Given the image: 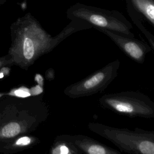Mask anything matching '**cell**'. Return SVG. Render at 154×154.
<instances>
[{
	"label": "cell",
	"mask_w": 154,
	"mask_h": 154,
	"mask_svg": "<svg viewBox=\"0 0 154 154\" xmlns=\"http://www.w3.org/2000/svg\"><path fill=\"white\" fill-rule=\"evenodd\" d=\"M72 20L58 34L52 36L29 13L20 19L16 26L15 52L17 63L27 69L40 57L52 52L72 34L90 28L84 22Z\"/></svg>",
	"instance_id": "1"
},
{
	"label": "cell",
	"mask_w": 154,
	"mask_h": 154,
	"mask_svg": "<svg viewBox=\"0 0 154 154\" xmlns=\"http://www.w3.org/2000/svg\"><path fill=\"white\" fill-rule=\"evenodd\" d=\"M120 64L119 59L108 63L84 78L67 85L64 94L70 98L77 99L103 92L117 78Z\"/></svg>",
	"instance_id": "5"
},
{
	"label": "cell",
	"mask_w": 154,
	"mask_h": 154,
	"mask_svg": "<svg viewBox=\"0 0 154 154\" xmlns=\"http://www.w3.org/2000/svg\"><path fill=\"white\" fill-rule=\"evenodd\" d=\"M15 94L19 96V97H28L31 95V92L29 91V90L25 88H20L16 90L15 91Z\"/></svg>",
	"instance_id": "10"
},
{
	"label": "cell",
	"mask_w": 154,
	"mask_h": 154,
	"mask_svg": "<svg viewBox=\"0 0 154 154\" xmlns=\"http://www.w3.org/2000/svg\"><path fill=\"white\" fill-rule=\"evenodd\" d=\"M51 154H79L78 149L68 140L66 134L57 135L52 144Z\"/></svg>",
	"instance_id": "8"
},
{
	"label": "cell",
	"mask_w": 154,
	"mask_h": 154,
	"mask_svg": "<svg viewBox=\"0 0 154 154\" xmlns=\"http://www.w3.org/2000/svg\"><path fill=\"white\" fill-rule=\"evenodd\" d=\"M45 76L46 80L49 81H52L55 79V70L52 68L48 69L45 74Z\"/></svg>",
	"instance_id": "11"
},
{
	"label": "cell",
	"mask_w": 154,
	"mask_h": 154,
	"mask_svg": "<svg viewBox=\"0 0 154 154\" xmlns=\"http://www.w3.org/2000/svg\"><path fill=\"white\" fill-rule=\"evenodd\" d=\"M2 76H3V75L2 74H0V78H1Z\"/></svg>",
	"instance_id": "13"
},
{
	"label": "cell",
	"mask_w": 154,
	"mask_h": 154,
	"mask_svg": "<svg viewBox=\"0 0 154 154\" xmlns=\"http://www.w3.org/2000/svg\"><path fill=\"white\" fill-rule=\"evenodd\" d=\"M71 20L86 22L92 27L106 29L128 37H135L131 23L120 13L90 7L80 4L71 7L67 11Z\"/></svg>",
	"instance_id": "4"
},
{
	"label": "cell",
	"mask_w": 154,
	"mask_h": 154,
	"mask_svg": "<svg viewBox=\"0 0 154 154\" xmlns=\"http://www.w3.org/2000/svg\"><path fill=\"white\" fill-rule=\"evenodd\" d=\"M100 106L131 118L154 117V102L144 93L134 90L108 93L99 97Z\"/></svg>",
	"instance_id": "3"
},
{
	"label": "cell",
	"mask_w": 154,
	"mask_h": 154,
	"mask_svg": "<svg viewBox=\"0 0 154 154\" xmlns=\"http://www.w3.org/2000/svg\"><path fill=\"white\" fill-rule=\"evenodd\" d=\"M107 35L128 57L139 64H143L146 55L153 51L150 45L135 37H128L106 29L94 28Z\"/></svg>",
	"instance_id": "6"
},
{
	"label": "cell",
	"mask_w": 154,
	"mask_h": 154,
	"mask_svg": "<svg viewBox=\"0 0 154 154\" xmlns=\"http://www.w3.org/2000/svg\"><path fill=\"white\" fill-rule=\"evenodd\" d=\"M35 80L37 81L38 85L44 87V79L41 75L37 74L35 76Z\"/></svg>",
	"instance_id": "12"
},
{
	"label": "cell",
	"mask_w": 154,
	"mask_h": 154,
	"mask_svg": "<svg viewBox=\"0 0 154 154\" xmlns=\"http://www.w3.org/2000/svg\"><path fill=\"white\" fill-rule=\"evenodd\" d=\"M88 129L105 138L122 152L131 154H154V131L140 128L130 129L90 122Z\"/></svg>",
	"instance_id": "2"
},
{
	"label": "cell",
	"mask_w": 154,
	"mask_h": 154,
	"mask_svg": "<svg viewBox=\"0 0 154 154\" xmlns=\"http://www.w3.org/2000/svg\"><path fill=\"white\" fill-rule=\"evenodd\" d=\"M135 9L146 19L154 26V2L153 0H131Z\"/></svg>",
	"instance_id": "9"
},
{
	"label": "cell",
	"mask_w": 154,
	"mask_h": 154,
	"mask_svg": "<svg viewBox=\"0 0 154 154\" xmlns=\"http://www.w3.org/2000/svg\"><path fill=\"white\" fill-rule=\"evenodd\" d=\"M68 140L78 149L80 153L86 154H120L114 149L87 135L66 134Z\"/></svg>",
	"instance_id": "7"
}]
</instances>
